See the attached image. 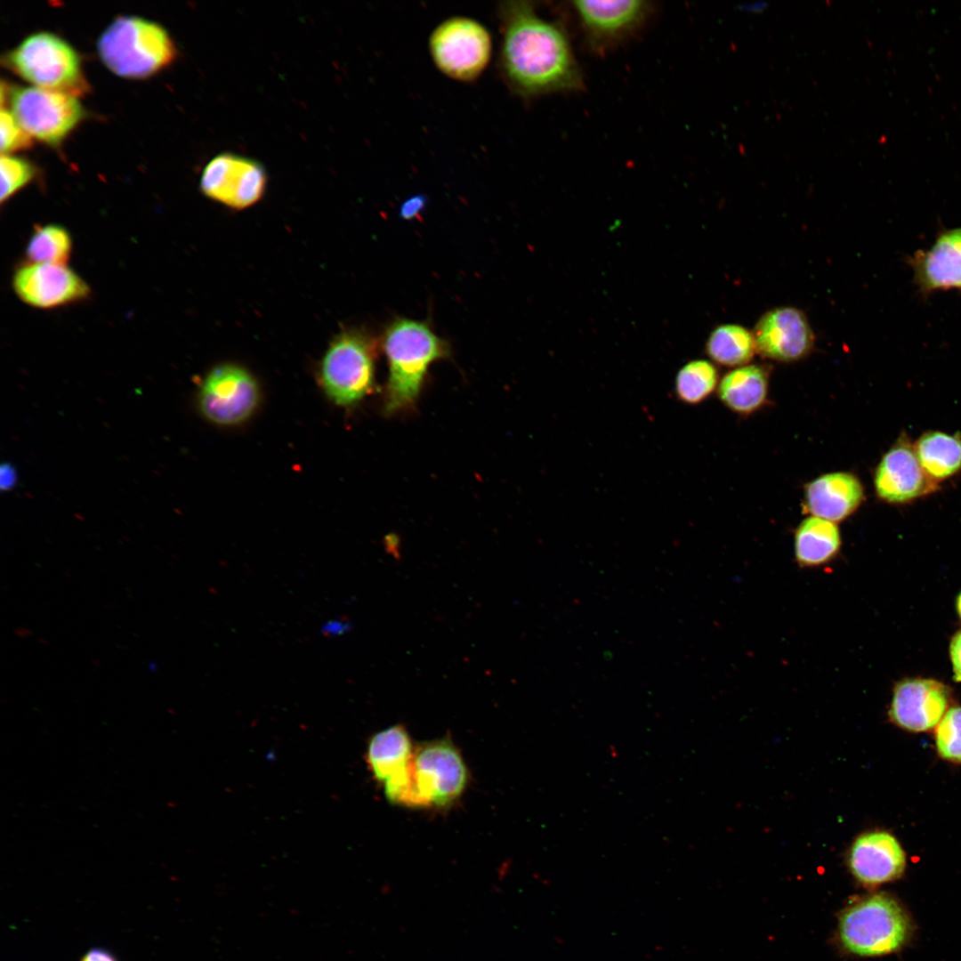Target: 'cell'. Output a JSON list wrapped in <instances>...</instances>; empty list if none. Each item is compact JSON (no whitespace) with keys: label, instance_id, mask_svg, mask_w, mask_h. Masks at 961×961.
<instances>
[{"label":"cell","instance_id":"obj_2","mask_svg":"<svg viewBox=\"0 0 961 961\" xmlns=\"http://www.w3.org/2000/svg\"><path fill=\"white\" fill-rule=\"evenodd\" d=\"M383 347L389 365L384 409L394 414L416 402L429 366L448 347L426 323L401 318L385 329Z\"/></svg>","mask_w":961,"mask_h":961},{"label":"cell","instance_id":"obj_12","mask_svg":"<svg viewBox=\"0 0 961 961\" xmlns=\"http://www.w3.org/2000/svg\"><path fill=\"white\" fill-rule=\"evenodd\" d=\"M266 180L261 164L246 157L222 153L205 166L199 185L207 198L234 209H243L262 197Z\"/></svg>","mask_w":961,"mask_h":961},{"label":"cell","instance_id":"obj_29","mask_svg":"<svg viewBox=\"0 0 961 961\" xmlns=\"http://www.w3.org/2000/svg\"><path fill=\"white\" fill-rule=\"evenodd\" d=\"M0 127L2 155H11L31 145V137L22 129L11 110L2 109Z\"/></svg>","mask_w":961,"mask_h":961},{"label":"cell","instance_id":"obj_1","mask_svg":"<svg viewBox=\"0 0 961 961\" xmlns=\"http://www.w3.org/2000/svg\"><path fill=\"white\" fill-rule=\"evenodd\" d=\"M500 16V63L514 92L532 98L583 91L582 69L560 22L541 17L528 1L503 3Z\"/></svg>","mask_w":961,"mask_h":961},{"label":"cell","instance_id":"obj_34","mask_svg":"<svg viewBox=\"0 0 961 961\" xmlns=\"http://www.w3.org/2000/svg\"><path fill=\"white\" fill-rule=\"evenodd\" d=\"M81 961H117L116 957L107 949L94 948L90 949Z\"/></svg>","mask_w":961,"mask_h":961},{"label":"cell","instance_id":"obj_31","mask_svg":"<svg viewBox=\"0 0 961 961\" xmlns=\"http://www.w3.org/2000/svg\"><path fill=\"white\" fill-rule=\"evenodd\" d=\"M351 626V623L348 619H331L323 625L320 632L327 637H337L348 633Z\"/></svg>","mask_w":961,"mask_h":961},{"label":"cell","instance_id":"obj_25","mask_svg":"<svg viewBox=\"0 0 961 961\" xmlns=\"http://www.w3.org/2000/svg\"><path fill=\"white\" fill-rule=\"evenodd\" d=\"M71 251L69 231L59 224L50 223L36 227L26 248V258L28 263L66 264Z\"/></svg>","mask_w":961,"mask_h":961},{"label":"cell","instance_id":"obj_11","mask_svg":"<svg viewBox=\"0 0 961 961\" xmlns=\"http://www.w3.org/2000/svg\"><path fill=\"white\" fill-rule=\"evenodd\" d=\"M198 401L201 414L209 421L222 425L237 424L256 408L259 388L246 369L223 364L207 374L200 385Z\"/></svg>","mask_w":961,"mask_h":961},{"label":"cell","instance_id":"obj_19","mask_svg":"<svg viewBox=\"0 0 961 961\" xmlns=\"http://www.w3.org/2000/svg\"><path fill=\"white\" fill-rule=\"evenodd\" d=\"M864 497L863 485L854 474L835 472L823 474L805 486L804 507L812 516L837 522L852 515Z\"/></svg>","mask_w":961,"mask_h":961},{"label":"cell","instance_id":"obj_9","mask_svg":"<svg viewBox=\"0 0 961 961\" xmlns=\"http://www.w3.org/2000/svg\"><path fill=\"white\" fill-rule=\"evenodd\" d=\"M11 112L32 138L50 145L60 143L84 117L76 95L36 86L9 91Z\"/></svg>","mask_w":961,"mask_h":961},{"label":"cell","instance_id":"obj_17","mask_svg":"<svg viewBox=\"0 0 961 961\" xmlns=\"http://www.w3.org/2000/svg\"><path fill=\"white\" fill-rule=\"evenodd\" d=\"M907 263L924 297L937 291L961 290V227L941 230L931 247L917 250Z\"/></svg>","mask_w":961,"mask_h":961},{"label":"cell","instance_id":"obj_27","mask_svg":"<svg viewBox=\"0 0 961 961\" xmlns=\"http://www.w3.org/2000/svg\"><path fill=\"white\" fill-rule=\"evenodd\" d=\"M935 740L943 759L961 763V707H951L945 713L937 725Z\"/></svg>","mask_w":961,"mask_h":961},{"label":"cell","instance_id":"obj_22","mask_svg":"<svg viewBox=\"0 0 961 961\" xmlns=\"http://www.w3.org/2000/svg\"><path fill=\"white\" fill-rule=\"evenodd\" d=\"M925 473L940 484L961 471V433L929 431L914 443Z\"/></svg>","mask_w":961,"mask_h":961},{"label":"cell","instance_id":"obj_16","mask_svg":"<svg viewBox=\"0 0 961 961\" xmlns=\"http://www.w3.org/2000/svg\"><path fill=\"white\" fill-rule=\"evenodd\" d=\"M950 689L933 679L913 678L898 682L889 710L898 726L915 732L938 725L950 700Z\"/></svg>","mask_w":961,"mask_h":961},{"label":"cell","instance_id":"obj_10","mask_svg":"<svg viewBox=\"0 0 961 961\" xmlns=\"http://www.w3.org/2000/svg\"><path fill=\"white\" fill-rule=\"evenodd\" d=\"M589 49L605 54L635 35L653 12V4L644 0L571 3Z\"/></svg>","mask_w":961,"mask_h":961},{"label":"cell","instance_id":"obj_28","mask_svg":"<svg viewBox=\"0 0 961 961\" xmlns=\"http://www.w3.org/2000/svg\"><path fill=\"white\" fill-rule=\"evenodd\" d=\"M1 202L11 198L35 176V167L28 160L12 155H1Z\"/></svg>","mask_w":961,"mask_h":961},{"label":"cell","instance_id":"obj_21","mask_svg":"<svg viewBox=\"0 0 961 961\" xmlns=\"http://www.w3.org/2000/svg\"><path fill=\"white\" fill-rule=\"evenodd\" d=\"M414 751L406 729L394 725L372 737L367 748V762L374 776L384 783L407 771Z\"/></svg>","mask_w":961,"mask_h":961},{"label":"cell","instance_id":"obj_8","mask_svg":"<svg viewBox=\"0 0 961 961\" xmlns=\"http://www.w3.org/2000/svg\"><path fill=\"white\" fill-rule=\"evenodd\" d=\"M429 49L436 67L450 78L471 82L488 66L492 51L489 30L479 21L456 16L440 23Z\"/></svg>","mask_w":961,"mask_h":961},{"label":"cell","instance_id":"obj_13","mask_svg":"<svg viewBox=\"0 0 961 961\" xmlns=\"http://www.w3.org/2000/svg\"><path fill=\"white\" fill-rule=\"evenodd\" d=\"M875 491L879 499L903 505L931 495L940 489L924 471L912 443L902 434L884 454L874 475Z\"/></svg>","mask_w":961,"mask_h":961},{"label":"cell","instance_id":"obj_14","mask_svg":"<svg viewBox=\"0 0 961 961\" xmlns=\"http://www.w3.org/2000/svg\"><path fill=\"white\" fill-rule=\"evenodd\" d=\"M12 287L25 303L52 309L86 299L89 286L66 264L26 263L16 270Z\"/></svg>","mask_w":961,"mask_h":961},{"label":"cell","instance_id":"obj_20","mask_svg":"<svg viewBox=\"0 0 961 961\" xmlns=\"http://www.w3.org/2000/svg\"><path fill=\"white\" fill-rule=\"evenodd\" d=\"M768 372L760 365L735 367L718 384L720 400L731 411L748 415L759 409L767 398Z\"/></svg>","mask_w":961,"mask_h":961},{"label":"cell","instance_id":"obj_15","mask_svg":"<svg viewBox=\"0 0 961 961\" xmlns=\"http://www.w3.org/2000/svg\"><path fill=\"white\" fill-rule=\"evenodd\" d=\"M756 351L770 359L794 362L812 350L815 337L806 315L792 306L765 312L753 330Z\"/></svg>","mask_w":961,"mask_h":961},{"label":"cell","instance_id":"obj_3","mask_svg":"<svg viewBox=\"0 0 961 961\" xmlns=\"http://www.w3.org/2000/svg\"><path fill=\"white\" fill-rule=\"evenodd\" d=\"M97 51L109 70L133 79L156 74L176 56L175 45L161 25L132 15L119 16L107 27Z\"/></svg>","mask_w":961,"mask_h":961},{"label":"cell","instance_id":"obj_4","mask_svg":"<svg viewBox=\"0 0 961 961\" xmlns=\"http://www.w3.org/2000/svg\"><path fill=\"white\" fill-rule=\"evenodd\" d=\"M467 782V767L449 739L424 742L415 747L408 783L398 804L411 807L448 806L462 795Z\"/></svg>","mask_w":961,"mask_h":961},{"label":"cell","instance_id":"obj_23","mask_svg":"<svg viewBox=\"0 0 961 961\" xmlns=\"http://www.w3.org/2000/svg\"><path fill=\"white\" fill-rule=\"evenodd\" d=\"M794 545L799 565L817 567L836 556L841 547V535L836 522L810 516L797 527Z\"/></svg>","mask_w":961,"mask_h":961},{"label":"cell","instance_id":"obj_30","mask_svg":"<svg viewBox=\"0 0 961 961\" xmlns=\"http://www.w3.org/2000/svg\"><path fill=\"white\" fill-rule=\"evenodd\" d=\"M425 204L426 198L423 195L411 197L401 205L400 215L405 220L415 218L420 214Z\"/></svg>","mask_w":961,"mask_h":961},{"label":"cell","instance_id":"obj_5","mask_svg":"<svg viewBox=\"0 0 961 961\" xmlns=\"http://www.w3.org/2000/svg\"><path fill=\"white\" fill-rule=\"evenodd\" d=\"M839 936L851 953L876 957L892 953L909 938V918L890 896L875 894L846 908L839 919Z\"/></svg>","mask_w":961,"mask_h":961},{"label":"cell","instance_id":"obj_18","mask_svg":"<svg viewBox=\"0 0 961 961\" xmlns=\"http://www.w3.org/2000/svg\"><path fill=\"white\" fill-rule=\"evenodd\" d=\"M855 878L866 885H877L899 878L906 865L905 853L890 834L875 831L853 842L848 858Z\"/></svg>","mask_w":961,"mask_h":961},{"label":"cell","instance_id":"obj_35","mask_svg":"<svg viewBox=\"0 0 961 961\" xmlns=\"http://www.w3.org/2000/svg\"><path fill=\"white\" fill-rule=\"evenodd\" d=\"M767 5L768 3L762 0L750 3H739L736 5V8L747 12H759L763 11L767 7Z\"/></svg>","mask_w":961,"mask_h":961},{"label":"cell","instance_id":"obj_24","mask_svg":"<svg viewBox=\"0 0 961 961\" xmlns=\"http://www.w3.org/2000/svg\"><path fill=\"white\" fill-rule=\"evenodd\" d=\"M706 352L717 364L726 367L747 365L756 352L753 332L738 324L715 327L706 343Z\"/></svg>","mask_w":961,"mask_h":961},{"label":"cell","instance_id":"obj_32","mask_svg":"<svg viewBox=\"0 0 961 961\" xmlns=\"http://www.w3.org/2000/svg\"><path fill=\"white\" fill-rule=\"evenodd\" d=\"M950 658L953 666L954 679L961 682V630L951 640L949 646Z\"/></svg>","mask_w":961,"mask_h":961},{"label":"cell","instance_id":"obj_26","mask_svg":"<svg viewBox=\"0 0 961 961\" xmlns=\"http://www.w3.org/2000/svg\"><path fill=\"white\" fill-rule=\"evenodd\" d=\"M716 367L706 359H695L685 364L675 378V394L679 400L696 405L706 400L718 384Z\"/></svg>","mask_w":961,"mask_h":961},{"label":"cell","instance_id":"obj_33","mask_svg":"<svg viewBox=\"0 0 961 961\" xmlns=\"http://www.w3.org/2000/svg\"><path fill=\"white\" fill-rule=\"evenodd\" d=\"M1 489L3 490L11 489L16 483V472L14 468L9 464H4L1 466Z\"/></svg>","mask_w":961,"mask_h":961},{"label":"cell","instance_id":"obj_6","mask_svg":"<svg viewBox=\"0 0 961 961\" xmlns=\"http://www.w3.org/2000/svg\"><path fill=\"white\" fill-rule=\"evenodd\" d=\"M4 60L9 69L36 87L73 95L86 87L77 51L52 33L27 36Z\"/></svg>","mask_w":961,"mask_h":961},{"label":"cell","instance_id":"obj_36","mask_svg":"<svg viewBox=\"0 0 961 961\" xmlns=\"http://www.w3.org/2000/svg\"><path fill=\"white\" fill-rule=\"evenodd\" d=\"M957 610L961 618V593L957 599Z\"/></svg>","mask_w":961,"mask_h":961},{"label":"cell","instance_id":"obj_7","mask_svg":"<svg viewBox=\"0 0 961 961\" xmlns=\"http://www.w3.org/2000/svg\"><path fill=\"white\" fill-rule=\"evenodd\" d=\"M374 379L375 352L370 339L356 331L335 337L320 366V381L327 396L337 405H353L371 392Z\"/></svg>","mask_w":961,"mask_h":961}]
</instances>
